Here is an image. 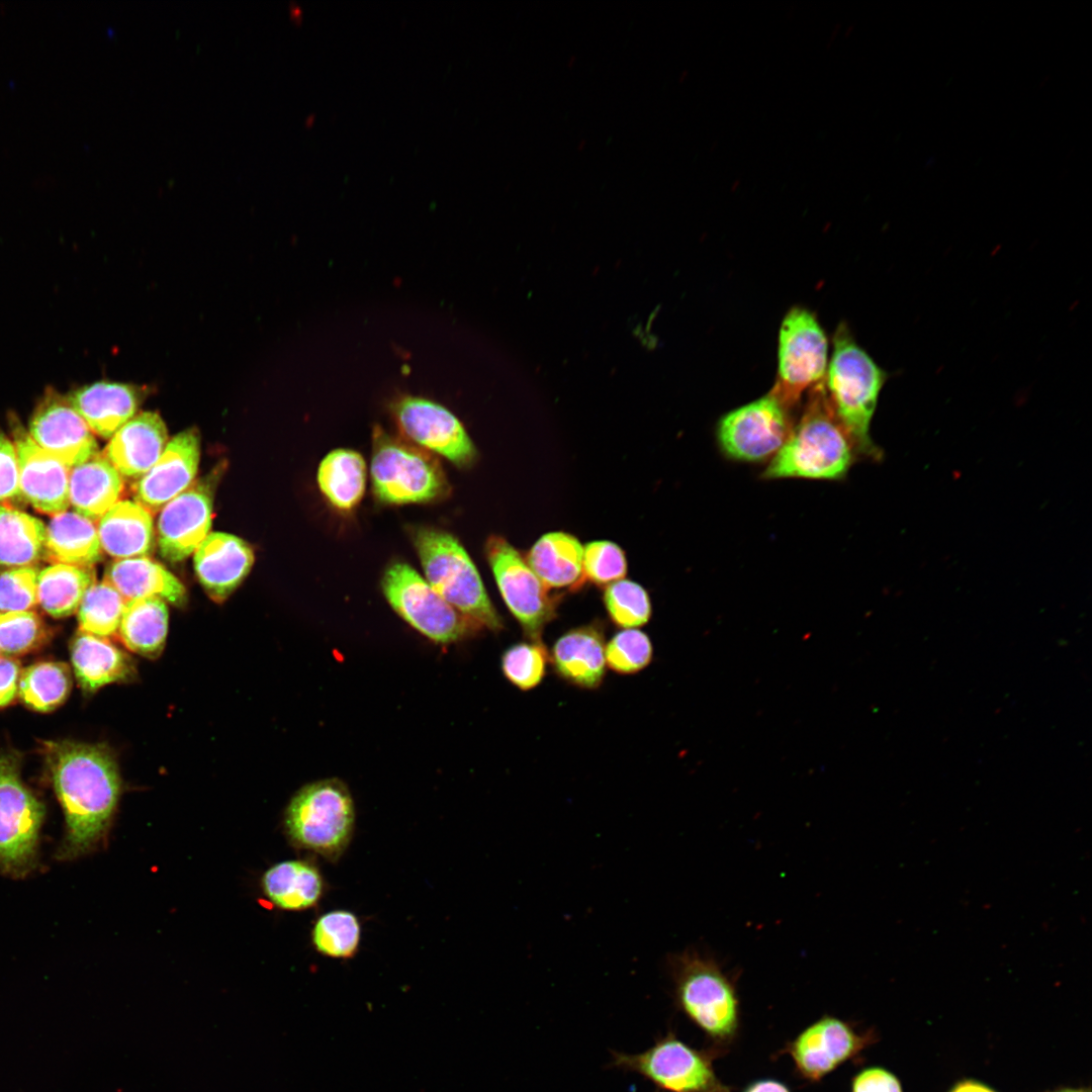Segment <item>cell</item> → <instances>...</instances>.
<instances>
[{
	"label": "cell",
	"instance_id": "cell-1",
	"mask_svg": "<svg viewBox=\"0 0 1092 1092\" xmlns=\"http://www.w3.org/2000/svg\"><path fill=\"white\" fill-rule=\"evenodd\" d=\"M46 754L66 821L57 856L73 859L93 850L107 832L120 794L118 767L103 745L50 742Z\"/></svg>",
	"mask_w": 1092,
	"mask_h": 1092
},
{
	"label": "cell",
	"instance_id": "cell-2",
	"mask_svg": "<svg viewBox=\"0 0 1092 1092\" xmlns=\"http://www.w3.org/2000/svg\"><path fill=\"white\" fill-rule=\"evenodd\" d=\"M855 447L828 401L824 382L809 391L798 424L762 476L835 480L849 470Z\"/></svg>",
	"mask_w": 1092,
	"mask_h": 1092
},
{
	"label": "cell",
	"instance_id": "cell-3",
	"mask_svg": "<svg viewBox=\"0 0 1092 1092\" xmlns=\"http://www.w3.org/2000/svg\"><path fill=\"white\" fill-rule=\"evenodd\" d=\"M407 533L429 584L481 628L500 631L503 619L461 542L453 534L433 526H411Z\"/></svg>",
	"mask_w": 1092,
	"mask_h": 1092
},
{
	"label": "cell",
	"instance_id": "cell-4",
	"mask_svg": "<svg viewBox=\"0 0 1092 1092\" xmlns=\"http://www.w3.org/2000/svg\"><path fill=\"white\" fill-rule=\"evenodd\" d=\"M833 345L824 383L828 401L855 450L873 454L870 423L887 373L856 344L845 324L836 329Z\"/></svg>",
	"mask_w": 1092,
	"mask_h": 1092
},
{
	"label": "cell",
	"instance_id": "cell-5",
	"mask_svg": "<svg viewBox=\"0 0 1092 1092\" xmlns=\"http://www.w3.org/2000/svg\"><path fill=\"white\" fill-rule=\"evenodd\" d=\"M370 474L373 495L381 505L430 504L451 492L436 455L388 433L381 425L372 430Z\"/></svg>",
	"mask_w": 1092,
	"mask_h": 1092
},
{
	"label": "cell",
	"instance_id": "cell-6",
	"mask_svg": "<svg viewBox=\"0 0 1092 1092\" xmlns=\"http://www.w3.org/2000/svg\"><path fill=\"white\" fill-rule=\"evenodd\" d=\"M355 827L352 796L336 779L303 787L289 803L285 829L291 842L335 861L348 847Z\"/></svg>",
	"mask_w": 1092,
	"mask_h": 1092
},
{
	"label": "cell",
	"instance_id": "cell-7",
	"mask_svg": "<svg viewBox=\"0 0 1092 1092\" xmlns=\"http://www.w3.org/2000/svg\"><path fill=\"white\" fill-rule=\"evenodd\" d=\"M679 1008L708 1035L728 1039L738 1026L735 988L710 956L689 948L669 961Z\"/></svg>",
	"mask_w": 1092,
	"mask_h": 1092
},
{
	"label": "cell",
	"instance_id": "cell-8",
	"mask_svg": "<svg viewBox=\"0 0 1092 1092\" xmlns=\"http://www.w3.org/2000/svg\"><path fill=\"white\" fill-rule=\"evenodd\" d=\"M381 589L398 616L435 642H455L481 628L446 602L406 562L393 561L385 568Z\"/></svg>",
	"mask_w": 1092,
	"mask_h": 1092
},
{
	"label": "cell",
	"instance_id": "cell-9",
	"mask_svg": "<svg viewBox=\"0 0 1092 1092\" xmlns=\"http://www.w3.org/2000/svg\"><path fill=\"white\" fill-rule=\"evenodd\" d=\"M41 802L24 786L17 760L0 754V870L24 878L36 867Z\"/></svg>",
	"mask_w": 1092,
	"mask_h": 1092
},
{
	"label": "cell",
	"instance_id": "cell-10",
	"mask_svg": "<svg viewBox=\"0 0 1092 1092\" xmlns=\"http://www.w3.org/2000/svg\"><path fill=\"white\" fill-rule=\"evenodd\" d=\"M827 338L816 316L804 307L785 315L779 336V367L768 392L790 411L806 391L824 382Z\"/></svg>",
	"mask_w": 1092,
	"mask_h": 1092
},
{
	"label": "cell",
	"instance_id": "cell-11",
	"mask_svg": "<svg viewBox=\"0 0 1092 1092\" xmlns=\"http://www.w3.org/2000/svg\"><path fill=\"white\" fill-rule=\"evenodd\" d=\"M485 556L498 592L528 640H541L548 623L557 615L558 597L531 569L525 557L506 538L491 535Z\"/></svg>",
	"mask_w": 1092,
	"mask_h": 1092
},
{
	"label": "cell",
	"instance_id": "cell-12",
	"mask_svg": "<svg viewBox=\"0 0 1092 1092\" xmlns=\"http://www.w3.org/2000/svg\"><path fill=\"white\" fill-rule=\"evenodd\" d=\"M389 414L403 439L442 456L459 468L472 466L477 449L462 422L432 399L401 393L388 403Z\"/></svg>",
	"mask_w": 1092,
	"mask_h": 1092
},
{
	"label": "cell",
	"instance_id": "cell-13",
	"mask_svg": "<svg viewBox=\"0 0 1092 1092\" xmlns=\"http://www.w3.org/2000/svg\"><path fill=\"white\" fill-rule=\"evenodd\" d=\"M793 427L790 410L768 393L723 416L717 439L728 458L761 462L774 458Z\"/></svg>",
	"mask_w": 1092,
	"mask_h": 1092
},
{
	"label": "cell",
	"instance_id": "cell-14",
	"mask_svg": "<svg viewBox=\"0 0 1092 1092\" xmlns=\"http://www.w3.org/2000/svg\"><path fill=\"white\" fill-rule=\"evenodd\" d=\"M614 1063L668 1092H721L708 1059L673 1036L640 1054H615Z\"/></svg>",
	"mask_w": 1092,
	"mask_h": 1092
},
{
	"label": "cell",
	"instance_id": "cell-15",
	"mask_svg": "<svg viewBox=\"0 0 1092 1092\" xmlns=\"http://www.w3.org/2000/svg\"><path fill=\"white\" fill-rule=\"evenodd\" d=\"M28 435L44 451L69 467L94 455L98 445L94 434L72 406L67 396L48 386L29 421Z\"/></svg>",
	"mask_w": 1092,
	"mask_h": 1092
},
{
	"label": "cell",
	"instance_id": "cell-16",
	"mask_svg": "<svg viewBox=\"0 0 1092 1092\" xmlns=\"http://www.w3.org/2000/svg\"><path fill=\"white\" fill-rule=\"evenodd\" d=\"M213 484L210 477L193 483L162 508L157 525L160 555L180 562L195 552L209 534Z\"/></svg>",
	"mask_w": 1092,
	"mask_h": 1092
},
{
	"label": "cell",
	"instance_id": "cell-17",
	"mask_svg": "<svg viewBox=\"0 0 1092 1092\" xmlns=\"http://www.w3.org/2000/svg\"><path fill=\"white\" fill-rule=\"evenodd\" d=\"M200 460V436L191 428L170 439L151 469L133 485V497L151 514L193 484Z\"/></svg>",
	"mask_w": 1092,
	"mask_h": 1092
},
{
	"label": "cell",
	"instance_id": "cell-18",
	"mask_svg": "<svg viewBox=\"0 0 1092 1092\" xmlns=\"http://www.w3.org/2000/svg\"><path fill=\"white\" fill-rule=\"evenodd\" d=\"M13 423L20 495L42 514L55 516L66 512L70 506L71 467L40 448L18 422Z\"/></svg>",
	"mask_w": 1092,
	"mask_h": 1092
},
{
	"label": "cell",
	"instance_id": "cell-19",
	"mask_svg": "<svg viewBox=\"0 0 1092 1092\" xmlns=\"http://www.w3.org/2000/svg\"><path fill=\"white\" fill-rule=\"evenodd\" d=\"M863 1043L847 1023L825 1016L803 1030L789 1052L800 1073L817 1081L853 1057Z\"/></svg>",
	"mask_w": 1092,
	"mask_h": 1092
},
{
	"label": "cell",
	"instance_id": "cell-20",
	"mask_svg": "<svg viewBox=\"0 0 1092 1092\" xmlns=\"http://www.w3.org/2000/svg\"><path fill=\"white\" fill-rule=\"evenodd\" d=\"M254 551L242 538L222 532L206 536L194 552L196 576L213 601L221 603L243 582L254 564Z\"/></svg>",
	"mask_w": 1092,
	"mask_h": 1092
},
{
	"label": "cell",
	"instance_id": "cell-21",
	"mask_svg": "<svg viewBox=\"0 0 1092 1092\" xmlns=\"http://www.w3.org/2000/svg\"><path fill=\"white\" fill-rule=\"evenodd\" d=\"M144 395V389L133 384L98 381L67 397L94 435L109 439L136 415Z\"/></svg>",
	"mask_w": 1092,
	"mask_h": 1092
},
{
	"label": "cell",
	"instance_id": "cell-22",
	"mask_svg": "<svg viewBox=\"0 0 1092 1092\" xmlns=\"http://www.w3.org/2000/svg\"><path fill=\"white\" fill-rule=\"evenodd\" d=\"M168 441L163 419L157 413L144 412L110 438L103 454L122 477L139 479L158 461Z\"/></svg>",
	"mask_w": 1092,
	"mask_h": 1092
},
{
	"label": "cell",
	"instance_id": "cell-23",
	"mask_svg": "<svg viewBox=\"0 0 1092 1092\" xmlns=\"http://www.w3.org/2000/svg\"><path fill=\"white\" fill-rule=\"evenodd\" d=\"M603 628L592 623L572 628L553 644L550 661L557 674L582 689H597L606 674Z\"/></svg>",
	"mask_w": 1092,
	"mask_h": 1092
},
{
	"label": "cell",
	"instance_id": "cell-24",
	"mask_svg": "<svg viewBox=\"0 0 1092 1092\" xmlns=\"http://www.w3.org/2000/svg\"><path fill=\"white\" fill-rule=\"evenodd\" d=\"M75 675L86 692L112 682L129 681L136 675L133 658L107 637L79 631L71 645Z\"/></svg>",
	"mask_w": 1092,
	"mask_h": 1092
},
{
	"label": "cell",
	"instance_id": "cell-25",
	"mask_svg": "<svg viewBox=\"0 0 1092 1092\" xmlns=\"http://www.w3.org/2000/svg\"><path fill=\"white\" fill-rule=\"evenodd\" d=\"M101 549L116 559L149 557L156 546L153 514L136 502H117L98 521Z\"/></svg>",
	"mask_w": 1092,
	"mask_h": 1092
},
{
	"label": "cell",
	"instance_id": "cell-26",
	"mask_svg": "<svg viewBox=\"0 0 1092 1092\" xmlns=\"http://www.w3.org/2000/svg\"><path fill=\"white\" fill-rule=\"evenodd\" d=\"M123 488V477L104 454L96 452L71 468L70 504L76 513L93 523L120 500Z\"/></svg>",
	"mask_w": 1092,
	"mask_h": 1092
},
{
	"label": "cell",
	"instance_id": "cell-27",
	"mask_svg": "<svg viewBox=\"0 0 1092 1092\" xmlns=\"http://www.w3.org/2000/svg\"><path fill=\"white\" fill-rule=\"evenodd\" d=\"M104 580L127 602L158 598L175 606L186 602L183 583L165 566L150 557L116 559L106 568Z\"/></svg>",
	"mask_w": 1092,
	"mask_h": 1092
},
{
	"label": "cell",
	"instance_id": "cell-28",
	"mask_svg": "<svg viewBox=\"0 0 1092 1092\" xmlns=\"http://www.w3.org/2000/svg\"><path fill=\"white\" fill-rule=\"evenodd\" d=\"M582 557L583 546L575 536L555 531L542 535L525 559L549 589H577L584 582Z\"/></svg>",
	"mask_w": 1092,
	"mask_h": 1092
},
{
	"label": "cell",
	"instance_id": "cell-29",
	"mask_svg": "<svg viewBox=\"0 0 1092 1092\" xmlns=\"http://www.w3.org/2000/svg\"><path fill=\"white\" fill-rule=\"evenodd\" d=\"M102 549L94 523L76 512L53 516L46 529L43 556L53 563L88 567L99 562Z\"/></svg>",
	"mask_w": 1092,
	"mask_h": 1092
},
{
	"label": "cell",
	"instance_id": "cell-30",
	"mask_svg": "<svg viewBox=\"0 0 1092 1092\" xmlns=\"http://www.w3.org/2000/svg\"><path fill=\"white\" fill-rule=\"evenodd\" d=\"M367 466L363 456L352 449L338 448L320 462L316 482L326 502L340 513L354 511L366 488Z\"/></svg>",
	"mask_w": 1092,
	"mask_h": 1092
},
{
	"label": "cell",
	"instance_id": "cell-31",
	"mask_svg": "<svg viewBox=\"0 0 1092 1092\" xmlns=\"http://www.w3.org/2000/svg\"><path fill=\"white\" fill-rule=\"evenodd\" d=\"M268 899L278 908L299 911L321 900L325 883L313 864L305 860H285L271 867L262 878Z\"/></svg>",
	"mask_w": 1092,
	"mask_h": 1092
},
{
	"label": "cell",
	"instance_id": "cell-32",
	"mask_svg": "<svg viewBox=\"0 0 1092 1092\" xmlns=\"http://www.w3.org/2000/svg\"><path fill=\"white\" fill-rule=\"evenodd\" d=\"M169 613L165 601L141 598L125 603L118 633L130 651L149 658L158 657L165 646Z\"/></svg>",
	"mask_w": 1092,
	"mask_h": 1092
},
{
	"label": "cell",
	"instance_id": "cell-33",
	"mask_svg": "<svg viewBox=\"0 0 1092 1092\" xmlns=\"http://www.w3.org/2000/svg\"><path fill=\"white\" fill-rule=\"evenodd\" d=\"M44 539L40 520L0 503V568L31 567L43 555Z\"/></svg>",
	"mask_w": 1092,
	"mask_h": 1092
},
{
	"label": "cell",
	"instance_id": "cell-34",
	"mask_svg": "<svg viewBox=\"0 0 1092 1092\" xmlns=\"http://www.w3.org/2000/svg\"><path fill=\"white\" fill-rule=\"evenodd\" d=\"M92 566L54 563L37 574V603L54 618L74 614L88 588L96 582Z\"/></svg>",
	"mask_w": 1092,
	"mask_h": 1092
},
{
	"label": "cell",
	"instance_id": "cell-35",
	"mask_svg": "<svg viewBox=\"0 0 1092 1092\" xmlns=\"http://www.w3.org/2000/svg\"><path fill=\"white\" fill-rule=\"evenodd\" d=\"M67 664L42 661L21 671L18 694L30 709L49 712L59 707L68 697L72 680Z\"/></svg>",
	"mask_w": 1092,
	"mask_h": 1092
},
{
	"label": "cell",
	"instance_id": "cell-36",
	"mask_svg": "<svg viewBox=\"0 0 1092 1092\" xmlns=\"http://www.w3.org/2000/svg\"><path fill=\"white\" fill-rule=\"evenodd\" d=\"M126 601L104 579L91 585L78 609L80 631L96 636L115 634L121 622Z\"/></svg>",
	"mask_w": 1092,
	"mask_h": 1092
},
{
	"label": "cell",
	"instance_id": "cell-37",
	"mask_svg": "<svg viewBox=\"0 0 1092 1092\" xmlns=\"http://www.w3.org/2000/svg\"><path fill=\"white\" fill-rule=\"evenodd\" d=\"M360 939V922L354 913L346 910L323 914L311 931V940L316 951L334 959L354 957Z\"/></svg>",
	"mask_w": 1092,
	"mask_h": 1092
},
{
	"label": "cell",
	"instance_id": "cell-38",
	"mask_svg": "<svg viewBox=\"0 0 1092 1092\" xmlns=\"http://www.w3.org/2000/svg\"><path fill=\"white\" fill-rule=\"evenodd\" d=\"M603 601L610 619L621 628L637 629L650 620L649 595L636 581L623 578L607 585Z\"/></svg>",
	"mask_w": 1092,
	"mask_h": 1092
},
{
	"label": "cell",
	"instance_id": "cell-39",
	"mask_svg": "<svg viewBox=\"0 0 1092 1092\" xmlns=\"http://www.w3.org/2000/svg\"><path fill=\"white\" fill-rule=\"evenodd\" d=\"M550 654L541 640H528L510 646L502 656L504 675L522 691L536 688L543 680Z\"/></svg>",
	"mask_w": 1092,
	"mask_h": 1092
},
{
	"label": "cell",
	"instance_id": "cell-40",
	"mask_svg": "<svg viewBox=\"0 0 1092 1092\" xmlns=\"http://www.w3.org/2000/svg\"><path fill=\"white\" fill-rule=\"evenodd\" d=\"M47 636V627L35 612L0 613V651L2 653L26 654L39 647Z\"/></svg>",
	"mask_w": 1092,
	"mask_h": 1092
},
{
	"label": "cell",
	"instance_id": "cell-41",
	"mask_svg": "<svg viewBox=\"0 0 1092 1092\" xmlns=\"http://www.w3.org/2000/svg\"><path fill=\"white\" fill-rule=\"evenodd\" d=\"M606 663L614 671L632 674L644 669L653 656L647 634L638 629H623L606 643Z\"/></svg>",
	"mask_w": 1092,
	"mask_h": 1092
},
{
	"label": "cell",
	"instance_id": "cell-42",
	"mask_svg": "<svg viewBox=\"0 0 1092 1092\" xmlns=\"http://www.w3.org/2000/svg\"><path fill=\"white\" fill-rule=\"evenodd\" d=\"M624 550L615 542L597 540L583 546L582 572L584 581L609 585L623 579L627 573Z\"/></svg>",
	"mask_w": 1092,
	"mask_h": 1092
},
{
	"label": "cell",
	"instance_id": "cell-43",
	"mask_svg": "<svg viewBox=\"0 0 1092 1092\" xmlns=\"http://www.w3.org/2000/svg\"><path fill=\"white\" fill-rule=\"evenodd\" d=\"M37 574L33 567L7 569L0 574V613L30 611L36 606Z\"/></svg>",
	"mask_w": 1092,
	"mask_h": 1092
},
{
	"label": "cell",
	"instance_id": "cell-44",
	"mask_svg": "<svg viewBox=\"0 0 1092 1092\" xmlns=\"http://www.w3.org/2000/svg\"><path fill=\"white\" fill-rule=\"evenodd\" d=\"M20 495L16 448L0 429V502Z\"/></svg>",
	"mask_w": 1092,
	"mask_h": 1092
},
{
	"label": "cell",
	"instance_id": "cell-45",
	"mask_svg": "<svg viewBox=\"0 0 1092 1092\" xmlns=\"http://www.w3.org/2000/svg\"><path fill=\"white\" fill-rule=\"evenodd\" d=\"M852 1092H902L899 1081L880 1068H870L856 1075Z\"/></svg>",
	"mask_w": 1092,
	"mask_h": 1092
},
{
	"label": "cell",
	"instance_id": "cell-46",
	"mask_svg": "<svg viewBox=\"0 0 1092 1092\" xmlns=\"http://www.w3.org/2000/svg\"><path fill=\"white\" fill-rule=\"evenodd\" d=\"M19 662L7 656H0V708L8 706L18 693L20 678Z\"/></svg>",
	"mask_w": 1092,
	"mask_h": 1092
},
{
	"label": "cell",
	"instance_id": "cell-47",
	"mask_svg": "<svg viewBox=\"0 0 1092 1092\" xmlns=\"http://www.w3.org/2000/svg\"><path fill=\"white\" fill-rule=\"evenodd\" d=\"M744 1092H789V1090L780 1082L764 1080L752 1084Z\"/></svg>",
	"mask_w": 1092,
	"mask_h": 1092
},
{
	"label": "cell",
	"instance_id": "cell-48",
	"mask_svg": "<svg viewBox=\"0 0 1092 1092\" xmlns=\"http://www.w3.org/2000/svg\"><path fill=\"white\" fill-rule=\"evenodd\" d=\"M951 1092H994L990 1088L973 1081H967L957 1085Z\"/></svg>",
	"mask_w": 1092,
	"mask_h": 1092
},
{
	"label": "cell",
	"instance_id": "cell-49",
	"mask_svg": "<svg viewBox=\"0 0 1092 1092\" xmlns=\"http://www.w3.org/2000/svg\"><path fill=\"white\" fill-rule=\"evenodd\" d=\"M1058 1092H1084V1091H1078V1090H1070V1089H1067V1090H1061V1091H1058Z\"/></svg>",
	"mask_w": 1092,
	"mask_h": 1092
}]
</instances>
